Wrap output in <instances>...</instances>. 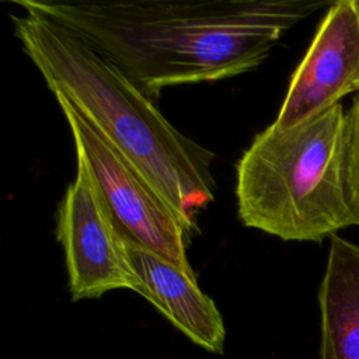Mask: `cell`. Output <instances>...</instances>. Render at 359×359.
<instances>
[{"instance_id": "cell-1", "label": "cell", "mask_w": 359, "mask_h": 359, "mask_svg": "<svg viewBox=\"0 0 359 359\" xmlns=\"http://www.w3.org/2000/svg\"><path fill=\"white\" fill-rule=\"evenodd\" d=\"M80 36L150 98L167 86L217 81L257 69L310 0H13Z\"/></svg>"}, {"instance_id": "cell-2", "label": "cell", "mask_w": 359, "mask_h": 359, "mask_svg": "<svg viewBox=\"0 0 359 359\" xmlns=\"http://www.w3.org/2000/svg\"><path fill=\"white\" fill-rule=\"evenodd\" d=\"M10 18L49 90L144 177L192 236L195 213L215 201L213 151L180 132L153 98L72 31L28 11Z\"/></svg>"}, {"instance_id": "cell-3", "label": "cell", "mask_w": 359, "mask_h": 359, "mask_svg": "<svg viewBox=\"0 0 359 359\" xmlns=\"http://www.w3.org/2000/svg\"><path fill=\"white\" fill-rule=\"evenodd\" d=\"M237 213L285 241L359 226L353 132L342 102L292 128L271 123L237 163Z\"/></svg>"}, {"instance_id": "cell-4", "label": "cell", "mask_w": 359, "mask_h": 359, "mask_svg": "<svg viewBox=\"0 0 359 359\" xmlns=\"http://www.w3.org/2000/svg\"><path fill=\"white\" fill-rule=\"evenodd\" d=\"M70 128L76 157L87 167L122 236L187 272L189 234L165 199L60 94H53Z\"/></svg>"}, {"instance_id": "cell-5", "label": "cell", "mask_w": 359, "mask_h": 359, "mask_svg": "<svg viewBox=\"0 0 359 359\" xmlns=\"http://www.w3.org/2000/svg\"><path fill=\"white\" fill-rule=\"evenodd\" d=\"M76 160V178L67 185L59 203L56 227L72 300L97 299L115 289L137 293L139 279L129 261L126 240L87 167L80 158Z\"/></svg>"}, {"instance_id": "cell-6", "label": "cell", "mask_w": 359, "mask_h": 359, "mask_svg": "<svg viewBox=\"0 0 359 359\" xmlns=\"http://www.w3.org/2000/svg\"><path fill=\"white\" fill-rule=\"evenodd\" d=\"M359 84V15L353 0L331 4L293 72L275 125L292 128L341 102Z\"/></svg>"}, {"instance_id": "cell-7", "label": "cell", "mask_w": 359, "mask_h": 359, "mask_svg": "<svg viewBox=\"0 0 359 359\" xmlns=\"http://www.w3.org/2000/svg\"><path fill=\"white\" fill-rule=\"evenodd\" d=\"M126 250L139 279L137 293L192 342L212 353H222L224 321L215 302L199 289L195 273L129 240Z\"/></svg>"}, {"instance_id": "cell-8", "label": "cell", "mask_w": 359, "mask_h": 359, "mask_svg": "<svg viewBox=\"0 0 359 359\" xmlns=\"http://www.w3.org/2000/svg\"><path fill=\"white\" fill-rule=\"evenodd\" d=\"M320 359H359V245L331 236L318 289Z\"/></svg>"}, {"instance_id": "cell-9", "label": "cell", "mask_w": 359, "mask_h": 359, "mask_svg": "<svg viewBox=\"0 0 359 359\" xmlns=\"http://www.w3.org/2000/svg\"><path fill=\"white\" fill-rule=\"evenodd\" d=\"M349 116H351L352 132H353L355 170H356V182H358V188H359V95L355 98L352 107L349 108Z\"/></svg>"}, {"instance_id": "cell-10", "label": "cell", "mask_w": 359, "mask_h": 359, "mask_svg": "<svg viewBox=\"0 0 359 359\" xmlns=\"http://www.w3.org/2000/svg\"><path fill=\"white\" fill-rule=\"evenodd\" d=\"M353 4H355V8L358 11V15H359V0H353ZM358 91H359V84H358Z\"/></svg>"}]
</instances>
